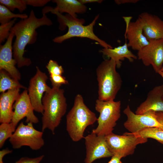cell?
<instances>
[{"mask_svg": "<svg viewBox=\"0 0 163 163\" xmlns=\"http://www.w3.org/2000/svg\"><path fill=\"white\" fill-rule=\"evenodd\" d=\"M42 16L37 18L32 10L27 18L15 23L11 30L15 39L13 45V57L16 61L18 68L28 66L31 64L30 59L24 56L27 45L34 43L37 39V29L42 26H50L53 24L52 21L42 13Z\"/></svg>", "mask_w": 163, "mask_h": 163, "instance_id": "obj_1", "label": "cell"}, {"mask_svg": "<svg viewBox=\"0 0 163 163\" xmlns=\"http://www.w3.org/2000/svg\"><path fill=\"white\" fill-rule=\"evenodd\" d=\"M44 10L46 13L50 12L56 15L60 30H63L66 27L68 28V31L66 34L53 39L54 43H61L66 40L74 37L86 38L96 41L104 48H113L110 45L100 39L94 32V27L98 18V15L95 17L89 24L85 26L83 24L85 21L83 19L74 18L67 14L63 15L54 11L53 8L50 6L46 7Z\"/></svg>", "mask_w": 163, "mask_h": 163, "instance_id": "obj_2", "label": "cell"}, {"mask_svg": "<svg viewBox=\"0 0 163 163\" xmlns=\"http://www.w3.org/2000/svg\"><path fill=\"white\" fill-rule=\"evenodd\" d=\"M42 103L43 111L42 118V131L48 129L54 135L67 109L64 90L52 87L49 91L45 93Z\"/></svg>", "mask_w": 163, "mask_h": 163, "instance_id": "obj_3", "label": "cell"}, {"mask_svg": "<svg viewBox=\"0 0 163 163\" xmlns=\"http://www.w3.org/2000/svg\"><path fill=\"white\" fill-rule=\"evenodd\" d=\"M97 119L85 104L82 95L77 94L73 105L66 116V129L71 139L77 142L84 138L85 129L94 124Z\"/></svg>", "mask_w": 163, "mask_h": 163, "instance_id": "obj_4", "label": "cell"}, {"mask_svg": "<svg viewBox=\"0 0 163 163\" xmlns=\"http://www.w3.org/2000/svg\"><path fill=\"white\" fill-rule=\"evenodd\" d=\"M115 62L110 59L102 61L96 69L98 82V99L103 101H114L121 89L122 81L117 71Z\"/></svg>", "mask_w": 163, "mask_h": 163, "instance_id": "obj_5", "label": "cell"}, {"mask_svg": "<svg viewBox=\"0 0 163 163\" xmlns=\"http://www.w3.org/2000/svg\"><path fill=\"white\" fill-rule=\"evenodd\" d=\"M121 106L120 101H103L97 99L95 108L99 113V116L97 120V126L92 130V133L104 136L112 133L121 116Z\"/></svg>", "mask_w": 163, "mask_h": 163, "instance_id": "obj_6", "label": "cell"}, {"mask_svg": "<svg viewBox=\"0 0 163 163\" xmlns=\"http://www.w3.org/2000/svg\"><path fill=\"white\" fill-rule=\"evenodd\" d=\"M105 137L110 152L113 155L121 158L133 154L138 145L148 141L147 138L131 133H125L122 135L112 133Z\"/></svg>", "mask_w": 163, "mask_h": 163, "instance_id": "obj_7", "label": "cell"}, {"mask_svg": "<svg viewBox=\"0 0 163 163\" xmlns=\"http://www.w3.org/2000/svg\"><path fill=\"white\" fill-rule=\"evenodd\" d=\"M43 134V132L34 128L33 123L29 122L25 125L22 122L9 139V141L14 149L26 146L32 150H37L44 145Z\"/></svg>", "mask_w": 163, "mask_h": 163, "instance_id": "obj_8", "label": "cell"}, {"mask_svg": "<svg viewBox=\"0 0 163 163\" xmlns=\"http://www.w3.org/2000/svg\"><path fill=\"white\" fill-rule=\"evenodd\" d=\"M123 113L127 117L124 126L130 133H136L149 128H158L163 130L162 112H150L137 115L131 110L128 105L124 110Z\"/></svg>", "mask_w": 163, "mask_h": 163, "instance_id": "obj_9", "label": "cell"}, {"mask_svg": "<svg viewBox=\"0 0 163 163\" xmlns=\"http://www.w3.org/2000/svg\"><path fill=\"white\" fill-rule=\"evenodd\" d=\"M36 72L30 79L27 91L34 110L43 114V111L42 99L43 93L51 89L46 84L48 77L46 73L36 66Z\"/></svg>", "mask_w": 163, "mask_h": 163, "instance_id": "obj_10", "label": "cell"}, {"mask_svg": "<svg viewBox=\"0 0 163 163\" xmlns=\"http://www.w3.org/2000/svg\"><path fill=\"white\" fill-rule=\"evenodd\" d=\"M137 53V58L146 66H152L158 73L163 64V39L149 40Z\"/></svg>", "mask_w": 163, "mask_h": 163, "instance_id": "obj_11", "label": "cell"}, {"mask_svg": "<svg viewBox=\"0 0 163 163\" xmlns=\"http://www.w3.org/2000/svg\"><path fill=\"white\" fill-rule=\"evenodd\" d=\"M13 108V114L10 123L14 131L19 122L25 117L26 118V122L27 123H38L39 119L34 113V110L27 89L20 94L14 103Z\"/></svg>", "mask_w": 163, "mask_h": 163, "instance_id": "obj_12", "label": "cell"}, {"mask_svg": "<svg viewBox=\"0 0 163 163\" xmlns=\"http://www.w3.org/2000/svg\"><path fill=\"white\" fill-rule=\"evenodd\" d=\"M84 138L86 149L85 163H92L96 159L113 156L108 148L105 136L91 133Z\"/></svg>", "mask_w": 163, "mask_h": 163, "instance_id": "obj_13", "label": "cell"}, {"mask_svg": "<svg viewBox=\"0 0 163 163\" xmlns=\"http://www.w3.org/2000/svg\"><path fill=\"white\" fill-rule=\"evenodd\" d=\"M14 37L11 32L6 42L0 46V70H4L7 72L13 78L19 80L21 75L15 67L17 63L13 58L12 41Z\"/></svg>", "mask_w": 163, "mask_h": 163, "instance_id": "obj_14", "label": "cell"}, {"mask_svg": "<svg viewBox=\"0 0 163 163\" xmlns=\"http://www.w3.org/2000/svg\"><path fill=\"white\" fill-rule=\"evenodd\" d=\"M142 25L144 34L149 41L163 39V21L147 12L141 13L138 18Z\"/></svg>", "mask_w": 163, "mask_h": 163, "instance_id": "obj_15", "label": "cell"}, {"mask_svg": "<svg viewBox=\"0 0 163 163\" xmlns=\"http://www.w3.org/2000/svg\"><path fill=\"white\" fill-rule=\"evenodd\" d=\"M163 112V85L155 87L148 93L146 100L137 108L135 113Z\"/></svg>", "mask_w": 163, "mask_h": 163, "instance_id": "obj_16", "label": "cell"}, {"mask_svg": "<svg viewBox=\"0 0 163 163\" xmlns=\"http://www.w3.org/2000/svg\"><path fill=\"white\" fill-rule=\"evenodd\" d=\"M126 37L128 40L127 44L128 47L138 51L148 45L150 42L145 35L142 25L138 19L128 24Z\"/></svg>", "mask_w": 163, "mask_h": 163, "instance_id": "obj_17", "label": "cell"}, {"mask_svg": "<svg viewBox=\"0 0 163 163\" xmlns=\"http://www.w3.org/2000/svg\"><path fill=\"white\" fill-rule=\"evenodd\" d=\"M20 88L9 90L0 96V122L10 123L13 114V106L20 94Z\"/></svg>", "mask_w": 163, "mask_h": 163, "instance_id": "obj_18", "label": "cell"}, {"mask_svg": "<svg viewBox=\"0 0 163 163\" xmlns=\"http://www.w3.org/2000/svg\"><path fill=\"white\" fill-rule=\"evenodd\" d=\"M128 46L126 41L124 44L114 48H104L100 50V52L109 59L114 60L117 64V67H121V61L125 58L127 59L130 62H133L137 58V56L134 55Z\"/></svg>", "mask_w": 163, "mask_h": 163, "instance_id": "obj_19", "label": "cell"}, {"mask_svg": "<svg viewBox=\"0 0 163 163\" xmlns=\"http://www.w3.org/2000/svg\"><path fill=\"white\" fill-rule=\"evenodd\" d=\"M52 2L56 3V6L53 10L62 14L66 13L74 18H76V14H83L87 10L86 6L79 0H53Z\"/></svg>", "mask_w": 163, "mask_h": 163, "instance_id": "obj_20", "label": "cell"}, {"mask_svg": "<svg viewBox=\"0 0 163 163\" xmlns=\"http://www.w3.org/2000/svg\"><path fill=\"white\" fill-rule=\"evenodd\" d=\"M15 88H27L21 85L18 81L12 78L9 74L4 70H0V92H5L7 90Z\"/></svg>", "mask_w": 163, "mask_h": 163, "instance_id": "obj_21", "label": "cell"}, {"mask_svg": "<svg viewBox=\"0 0 163 163\" xmlns=\"http://www.w3.org/2000/svg\"><path fill=\"white\" fill-rule=\"evenodd\" d=\"M134 133L146 138L155 139L163 144V130L158 128H149L143 129Z\"/></svg>", "mask_w": 163, "mask_h": 163, "instance_id": "obj_22", "label": "cell"}, {"mask_svg": "<svg viewBox=\"0 0 163 163\" xmlns=\"http://www.w3.org/2000/svg\"><path fill=\"white\" fill-rule=\"evenodd\" d=\"M28 16L26 14H15L5 6L0 4V23L1 24L7 23L12 18H19L21 19L27 18Z\"/></svg>", "mask_w": 163, "mask_h": 163, "instance_id": "obj_23", "label": "cell"}, {"mask_svg": "<svg viewBox=\"0 0 163 163\" xmlns=\"http://www.w3.org/2000/svg\"><path fill=\"white\" fill-rule=\"evenodd\" d=\"M0 3L11 11L17 9L21 13L25 10L27 5L25 0H0Z\"/></svg>", "mask_w": 163, "mask_h": 163, "instance_id": "obj_24", "label": "cell"}, {"mask_svg": "<svg viewBox=\"0 0 163 163\" xmlns=\"http://www.w3.org/2000/svg\"><path fill=\"white\" fill-rule=\"evenodd\" d=\"M14 132L10 123H2L0 125V148L3 146L5 141L10 138Z\"/></svg>", "mask_w": 163, "mask_h": 163, "instance_id": "obj_25", "label": "cell"}, {"mask_svg": "<svg viewBox=\"0 0 163 163\" xmlns=\"http://www.w3.org/2000/svg\"><path fill=\"white\" fill-rule=\"evenodd\" d=\"M17 18H14L10 22L0 26V43L1 44L7 39L10 34L12 28L15 24Z\"/></svg>", "mask_w": 163, "mask_h": 163, "instance_id": "obj_26", "label": "cell"}, {"mask_svg": "<svg viewBox=\"0 0 163 163\" xmlns=\"http://www.w3.org/2000/svg\"><path fill=\"white\" fill-rule=\"evenodd\" d=\"M46 67L49 74L62 75L64 72L62 67L59 65L56 61L52 59L49 61Z\"/></svg>", "mask_w": 163, "mask_h": 163, "instance_id": "obj_27", "label": "cell"}, {"mask_svg": "<svg viewBox=\"0 0 163 163\" xmlns=\"http://www.w3.org/2000/svg\"><path fill=\"white\" fill-rule=\"evenodd\" d=\"M49 75L53 88H60L62 85L68 83V81L66 79V78L62 75L53 74Z\"/></svg>", "mask_w": 163, "mask_h": 163, "instance_id": "obj_28", "label": "cell"}, {"mask_svg": "<svg viewBox=\"0 0 163 163\" xmlns=\"http://www.w3.org/2000/svg\"><path fill=\"white\" fill-rule=\"evenodd\" d=\"M44 157L43 155L34 158L24 157L21 158L15 163H40Z\"/></svg>", "mask_w": 163, "mask_h": 163, "instance_id": "obj_29", "label": "cell"}, {"mask_svg": "<svg viewBox=\"0 0 163 163\" xmlns=\"http://www.w3.org/2000/svg\"><path fill=\"white\" fill-rule=\"evenodd\" d=\"M27 5L35 7H41L44 6L50 0H25Z\"/></svg>", "mask_w": 163, "mask_h": 163, "instance_id": "obj_30", "label": "cell"}, {"mask_svg": "<svg viewBox=\"0 0 163 163\" xmlns=\"http://www.w3.org/2000/svg\"><path fill=\"white\" fill-rule=\"evenodd\" d=\"M12 151L8 148L2 149L0 151V163H4L3 159L4 156L8 154L11 153Z\"/></svg>", "mask_w": 163, "mask_h": 163, "instance_id": "obj_31", "label": "cell"}, {"mask_svg": "<svg viewBox=\"0 0 163 163\" xmlns=\"http://www.w3.org/2000/svg\"><path fill=\"white\" fill-rule=\"evenodd\" d=\"M139 0H116L115 3L118 5L125 4L126 3H136L139 2Z\"/></svg>", "mask_w": 163, "mask_h": 163, "instance_id": "obj_32", "label": "cell"}, {"mask_svg": "<svg viewBox=\"0 0 163 163\" xmlns=\"http://www.w3.org/2000/svg\"><path fill=\"white\" fill-rule=\"evenodd\" d=\"M121 159V158L117 156L113 155L108 163H122Z\"/></svg>", "mask_w": 163, "mask_h": 163, "instance_id": "obj_33", "label": "cell"}, {"mask_svg": "<svg viewBox=\"0 0 163 163\" xmlns=\"http://www.w3.org/2000/svg\"><path fill=\"white\" fill-rule=\"evenodd\" d=\"M79 1L82 4H85L87 3L97 2L101 3L103 2L102 0H79Z\"/></svg>", "mask_w": 163, "mask_h": 163, "instance_id": "obj_34", "label": "cell"}, {"mask_svg": "<svg viewBox=\"0 0 163 163\" xmlns=\"http://www.w3.org/2000/svg\"><path fill=\"white\" fill-rule=\"evenodd\" d=\"M158 73L163 78V72L160 71Z\"/></svg>", "mask_w": 163, "mask_h": 163, "instance_id": "obj_35", "label": "cell"}, {"mask_svg": "<svg viewBox=\"0 0 163 163\" xmlns=\"http://www.w3.org/2000/svg\"><path fill=\"white\" fill-rule=\"evenodd\" d=\"M160 71L163 72V66L162 68H161Z\"/></svg>", "mask_w": 163, "mask_h": 163, "instance_id": "obj_36", "label": "cell"}, {"mask_svg": "<svg viewBox=\"0 0 163 163\" xmlns=\"http://www.w3.org/2000/svg\"><path fill=\"white\" fill-rule=\"evenodd\" d=\"M69 163L68 162H67V163Z\"/></svg>", "mask_w": 163, "mask_h": 163, "instance_id": "obj_37", "label": "cell"}, {"mask_svg": "<svg viewBox=\"0 0 163 163\" xmlns=\"http://www.w3.org/2000/svg\"><path fill=\"white\" fill-rule=\"evenodd\" d=\"M163 113V112H162Z\"/></svg>", "mask_w": 163, "mask_h": 163, "instance_id": "obj_38", "label": "cell"}]
</instances>
